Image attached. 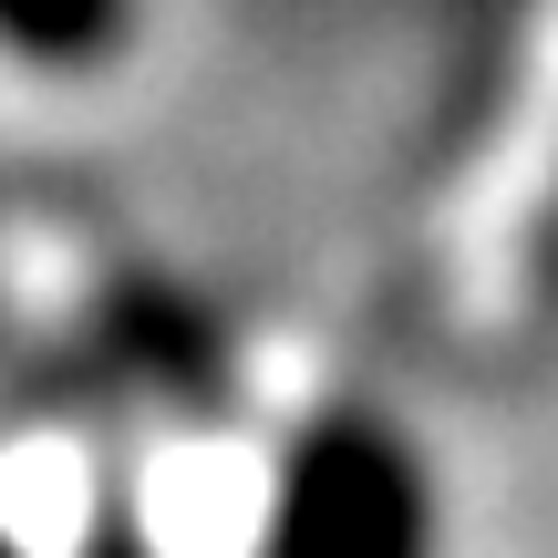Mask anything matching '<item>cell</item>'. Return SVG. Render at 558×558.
<instances>
[{
  "label": "cell",
  "mask_w": 558,
  "mask_h": 558,
  "mask_svg": "<svg viewBox=\"0 0 558 558\" xmlns=\"http://www.w3.org/2000/svg\"><path fill=\"white\" fill-rule=\"evenodd\" d=\"M279 558H414V486L373 445H320V465H300Z\"/></svg>",
  "instance_id": "cell-1"
},
{
  "label": "cell",
  "mask_w": 558,
  "mask_h": 558,
  "mask_svg": "<svg viewBox=\"0 0 558 558\" xmlns=\"http://www.w3.org/2000/svg\"><path fill=\"white\" fill-rule=\"evenodd\" d=\"M548 218H558V52H548V83L527 94V114L507 124V166H497V186H486L476 228H465V248H476V269H486L497 300H518L527 279H538Z\"/></svg>",
  "instance_id": "cell-2"
},
{
  "label": "cell",
  "mask_w": 558,
  "mask_h": 558,
  "mask_svg": "<svg viewBox=\"0 0 558 558\" xmlns=\"http://www.w3.org/2000/svg\"><path fill=\"white\" fill-rule=\"evenodd\" d=\"M124 21V0H0V32L41 41V52H83Z\"/></svg>",
  "instance_id": "cell-3"
}]
</instances>
